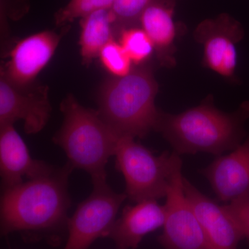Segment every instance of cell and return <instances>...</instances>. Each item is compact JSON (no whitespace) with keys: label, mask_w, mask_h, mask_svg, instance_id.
<instances>
[{"label":"cell","mask_w":249,"mask_h":249,"mask_svg":"<svg viewBox=\"0 0 249 249\" xmlns=\"http://www.w3.org/2000/svg\"><path fill=\"white\" fill-rule=\"evenodd\" d=\"M249 119V101L232 112H224L214 106L210 96L199 106L180 114L160 110L154 130L179 155L205 152L218 157L235 150L244 142Z\"/></svg>","instance_id":"1"},{"label":"cell","mask_w":249,"mask_h":249,"mask_svg":"<svg viewBox=\"0 0 249 249\" xmlns=\"http://www.w3.org/2000/svg\"><path fill=\"white\" fill-rule=\"evenodd\" d=\"M72 169L67 163L47 176L3 189L1 232L43 231L68 223L70 199L67 188Z\"/></svg>","instance_id":"2"},{"label":"cell","mask_w":249,"mask_h":249,"mask_svg":"<svg viewBox=\"0 0 249 249\" xmlns=\"http://www.w3.org/2000/svg\"><path fill=\"white\" fill-rule=\"evenodd\" d=\"M60 110L63 123L53 140L65 151L68 163L88 172L91 178L107 177L106 165L121 137L98 110L83 107L72 94L62 101Z\"/></svg>","instance_id":"3"},{"label":"cell","mask_w":249,"mask_h":249,"mask_svg":"<svg viewBox=\"0 0 249 249\" xmlns=\"http://www.w3.org/2000/svg\"><path fill=\"white\" fill-rule=\"evenodd\" d=\"M159 87L146 68L114 77L103 85L98 97L103 120L120 137L143 138L155 129L160 110L155 98Z\"/></svg>","instance_id":"4"},{"label":"cell","mask_w":249,"mask_h":249,"mask_svg":"<svg viewBox=\"0 0 249 249\" xmlns=\"http://www.w3.org/2000/svg\"><path fill=\"white\" fill-rule=\"evenodd\" d=\"M114 156L125 181L124 193L134 203L165 197L174 172L182 163L175 152L155 155L129 137H121Z\"/></svg>","instance_id":"5"},{"label":"cell","mask_w":249,"mask_h":249,"mask_svg":"<svg viewBox=\"0 0 249 249\" xmlns=\"http://www.w3.org/2000/svg\"><path fill=\"white\" fill-rule=\"evenodd\" d=\"M93 190L68 219V237L63 249H88L95 240L107 237L119 210L127 199L114 191L107 177L91 178Z\"/></svg>","instance_id":"6"},{"label":"cell","mask_w":249,"mask_h":249,"mask_svg":"<svg viewBox=\"0 0 249 249\" xmlns=\"http://www.w3.org/2000/svg\"><path fill=\"white\" fill-rule=\"evenodd\" d=\"M182 163L177 167L165 196V219L159 242L163 249H211L183 191Z\"/></svg>","instance_id":"7"},{"label":"cell","mask_w":249,"mask_h":249,"mask_svg":"<svg viewBox=\"0 0 249 249\" xmlns=\"http://www.w3.org/2000/svg\"><path fill=\"white\" fill-rule=\"evenodd\" d=\"M51 112L48 87L34 83L19 86L1 72L0 126L22 120L26 133H37L47 124Z\"/></svg>","instance_id":"8"},{"label":"cell","mask_w":249,"mask_h":249,"mask_svg":"<svg viewBox=\"0 0 249 249\" xmlns=\"http://www.w3.org/2000/svg\"><path fill=\"white\" fill-rule=\"evenodd\" d=\"M244 36L242 24L228 14L201 22L195 30L194 37L204 48V66L224 78L235 79L236 46Z\"/></svg>","instance_id":"9"},{"label":"cell","mask_w":249,"mask_h":249,"mask_svg":"<svg viewBox=\"0 0 249 249\" xmlns=\"http://www.w3.org/2000/svg\"><path fill=\"white\" fill-rule=\"evenodd\" d=\"M183 186L211 249H238L245 236L223 206L203 194L184 177Z\"/></svg>","instance_id":"10"},{"label":"cell","mask_w":249,"mask_h":249,"mask_svg":"<svg viewBox=\"0 0 249 249\" xmlns=\"http://www.w3.org/2000/svg\"><path fill=\"white\" fill-rule=\"evenodd\" d=\"M201 173L219 200L229 203L249 196V135L229 155L218 156Z\"/></svg>","instance_id":"11"},{"label":"cell","mask_w":249,"mask_h":249,"mask_svg":"<svg viewBox=\"0 0 249 249\" xmlns=\"http://www.w3.org/2000/svg\"><path fill=\"white\" fill-rule=\"evenodd\" d=\"M0 127V173L4 189L22 183L24 178L34 179L53 173V166L32 158L14 124Z\"/></svg>","instance_id":"12"},{"label":"cell","mask_w":249,"mask_h":249,"mask_svg":"<svg viewBox=\"0 0 249 249\" xmlns=\"http://www.w3.org/2000/svg\"><path fill=\"white\" fill-rule=\"evenodd\" d=\"M60 39L50 31L23 39L11 51L10 61L1 73L15 85L30 84L53 56Z\"/></svg>","instance_id":"13"},{"label":"cell","mask_w":249,"mask_h":249,"mask_svg":"<svg viewBox=\"0 0 249 249\" xmlns=\"http://www.w3.org/2000/svg\"><path fill=\"white\" fill-rule=\"evenodd\" d=\"M165 219L164 205L157 200L140 201L124 208L107 237L119 249H136L145 235L163 227Z\"/></svg>","instance_id":"14"},{"label":"cell","mask_w":249,"mask_h":249,"mask_svg":"<svg viewBox=\"0 0 249 249\" xmlns=\"http://www.w3.org/2000/svg\"><path fill=\"white\" fill-rule=\"evenodd\" d=\"M175 0H152L139 20L142 29L153 42L160 64L168 67L175 65Z\"/></svg>","instance_id":"15"},{"label":"cell","mask_w":249,"mask_h":249,"mask_svg":"<svg viewBox=\"0 0 249 249\" xmlns=\"http://www.w3.org/2000/svg\"><path fill=\"white\" fill-rule=\"evenodd\" d=\"M80 25V53L87 63L99 55L103 47L112 39L114 19L111 9L100 10L82 18Z\"/></svg>","instance_id":"16"},{"label":"cell","mask_w":249,"mask_h":249,"mask_svg":"<svg viewBox=\"0 0 249 249\" xmlns=\"http://www.w3.org/2000/svg\"><path fill=\"white\" fill-rule=\"evenodd\" d=\"M120 44L132 62L135 64L145 61L155 50L151 39L142 28L122 29Z\"/></svg>","instance_id":"17"},{"label":"cell","mask_w":249,"mask_h":249,"mask_svg":"<svg viewBox=\"0 0 249 249\" xmlns=\"http://www.w3.org/2000/svg\"><path fill=\"white\" fill-rule=\"evenodd\" d=\"M115 0H70L66 6L55 13L57 26H64L77 18H83L103 9H111Z\"/></svg>","instance_id":"18"},{"label":"cell","mask_w":249,"mask_h":249,"mask_svg":"<svg viewBox=\"0 0 249 249\" xmlns=\"http://www.w3.org/2000/svg\"><path fill=\"white\" fill-rule=\"evenodd\" d=\"M99 56L104 67L114 76H126L132 71V60L121 44L113 39L103 47Z\"/></svg>","instance_id":"19"},{"label":"cell","mask_w":249,"mask_h":249,"mask_svg":"<svg viewBox=\"0 0 249 249\" xmlns=\"http://www.w3.org/2000/svg\"><path fill=\"white\" fill-rule=\"evenodd\" d=\"M152 0H115L111 11L114 24L122 29L139 23L142 13Z\"/></svg>","instance_id":"20"},{"label":"cell","mask_w":249,"mask_h":249,"mask_svg":"<svg viewBox=\"0 0 249 249\" xmlns=\"http://www.w3.org/2000/svg\"><path fill=\"white\" fill-rule=\"evenodd\" d=\"M249 241V196H243L223 206Z\"/></svg>","instance_id":"21"}]
</instances>
